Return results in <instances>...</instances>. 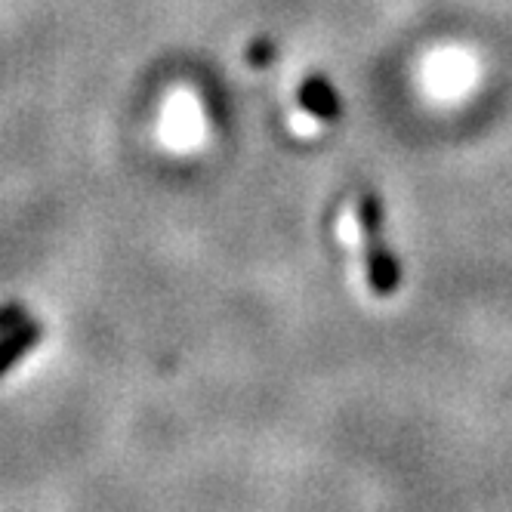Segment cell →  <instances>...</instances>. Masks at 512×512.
<instances>
[{
  "label": "cell",
  "instance_id": "1",
  "mask_svg": "<svg viewBox=\"0 0 512 512\" xmlns=\"http://www.w3.org/2000/svg\"><path fill=\"white\" fill-rule=\"evenodd\" d=\"M358 226L364 238V263H368V284L374 297H392L401 284V269L386 244V223H383V204L374 192H364L355 204Z\"/></svg>",
  "mask_w": 512,
  "mask_h": 512
},
{
  "label": "cell",
  "instance_id": "2",
  "mask_svg": "<svg viewBox=\"0 0 512 512\" xmlns=\"http://www.w3.org/2000/svg\"><path fill=\"white\" fill-rule=\"evenodd\" d=\"M44 334H47L44 321H25L16 327V331L0 337V380H4L31 349L41 346Z\"/></svg>",
  "mask_w": 512,
  "mask_h": 512
},
{
  "label": "cell",
  "instance_id": "3",
  "mask_svg": "<svg viewBox=\"0 0 512 512\" xmlns=\"http://www.w3.org/2000/svg\"><path fill=\"white\" fill-rule=\"evenodd\" d=\"M300 105L306 108L309 115H315L318 121L324 124H334L340 118V99H337V90L331 87V81L321 78V75H309L303 84H300Z\"/></svg>",
  "mask_w": 512,
  "mask_h": 512
},
{
  "label": "cell",
  "instance_id": "4",
  "mask_svg": "<svg viewBox=\"0 0 512 512\" xmlns=\"http://www.w3.org/2000/svg\"><path fill=\"white\" fill-rule=\"evenodd\" d=\"M28 321V309L22 303H7V306H0V337L16 331L19 324Z\"/></svg>",
  "mask_w": 512,
  "mask_h": 512
},
{
  "label": "cell",
  "instance_id": "5",
  "mask_svg": "<svg viewBox=\"0 0 512 512\" xmlns=\"http://www.w3.org/2000/svg\"><path fill=\"white\" fill-rule=\"evenodd\" d=\"M272 56H275V47H272V41H253V47H250V53H247V59L253 62V65H269L272 62Z\"/></svg>",
  "mask_w": 512,
  "mask_h": 512
}]
</instances>
